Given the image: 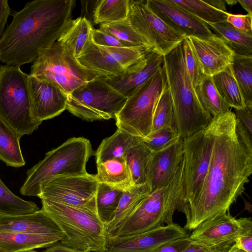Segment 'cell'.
Here are the masks:
<instances>
[{
    "label": "cell",
    "mask_w": 252,
    "mask_h": 252,
    "mask_svg": "<svg viewBox=\"0 0 252 252\" xmlns=\"http://www.w3.org/2000/svg\"><path fill=\"white\" fill-rule=\"evenodd\" d=\"M214 138L202 188L187 206L184 228L229 211L245 190L252 173V138L230 110L213 118Z\"/></svg>",
    "instance_id": "1"
},
{
    "label": "cell",
    "mask_w": 252,
    "mask_h": 252,
    "mask_svg": "<svg viewBox=\"0 0 252 252\" xmlns=\"http://www.w3.org/2000/svg\"><path fill=\"white\" fill-rule=\"evenodd\" d=\"M73 0H34L13 15L0 39V61L8 65L33 63L51 46L71 20Z\"/></svg>",
    "instance_id": "2"
},
{
    "label": "cell",
    "mask_w": 252,
    "mask_h": 252,
    "mask_svg": "<svg viewBox=\"0 0 252 252\" xmlns=\"http://www.w3.org/2000/svg\"><path fill=\"white\" fill-rule=\"evenodd\" d=\"M173 108L174 128L183 139L204 129L212 117L202 108L189 75L183 41L167 54L162 63Z\"/></svg>",
    "instance_id": "3"
},
{
    "label": "cell",
    "mask_w": 252,
    "mask_h": 252,
    "mask_svg": "<svg viewBox=\"0 0 252 252\" xmlns=\"http://www.w3.org/2000/svg\"><path fill=\"white\" fill-rule=\"evenodd\" d=\"M42 209L64 233L61 243L79 252H106L105 226L96 213L41 200Z\"/></svg>",
    "instance_id": "4"
},
{
    "label": "cell",
    "mask_w": 252,
    "mask_h": 252,
    "mask_svg": "<svg viewBox=\"0 0 252 252\" xmlns=\"http://www.w3.org/2000/svg\"><path fill=\"white\" fill-rule=\"evenodd\" d=\"M93 153L89 140L80 137L68 139L28 170L20 192L24 196H38L41 184L53 177L87 174L86 164Z\"/></svg>",
    "instance_id": "5"
},
{
    "label": "cell",
    "mask_w": 252,
    "mask_h": 252,
    "mask_svg": "<svg viewBox=\"0 0 252 252\" xmlns=\"http://www.w3.org/2000/svg\"><path fill=\"white\" fill-rule=\"evenodd\" d=\"M183 168L182 159L170 184L151 192L111 237L133 235L174 223L175 212L182 210L181 183Z\"/></svg>",
    "instance_id": "6"
},
{
    "label": "cell",
    "mask_w": 252,
    "mask_h": 252,
    "mask_svg": "<svg viewBox=\"0 0 252 252\" xmlns=\"http://www.w3.org/2000/svg\"><path fill=\"white\" fill-rule=\"evenodd\" d=\"M29 78L19 66L0 65V118L21 136L41 124L32 116Z\"/></svg>",
    "instance_id": "7"
},
{
    "label": "cell",
    "mask_w": 252,
    "mask_h": 252,
    "mask_svg": "<svg viewBox=\"0 0 252 252\" xmlns=\"http://www.w3.org/2000/svg\"><path fill=\"white\" fill-rule=\"evenodd\" d=\"M29 75L58 86L66 94L101 74L87 69L57 41L41 50L32 63Z\"/></svg>",
    "instance_id": "8"
},
{
    "label": "cell",
    "mask_w": 252,
    "mask_h": 252,
    "mask_svg": "<svg viewBox=\"0 0 252 252\" xmlns=\"http://www.w3.org/2000/svg\"><path fill=\"white\" fill-rule=\"evenodd\" d=\"M126 99L98 77L66 94V109L89 122L115 119Z\"/></svg>",
    "instance_id": "9"
},
{
    "label": "cell",
    "mask_w": 252,
    "mask_h": 252,
    "mask_svg": "<svg viewBox=\"0 0 252 252\" xmlns=\"http://www.w3.org/2000/svg\"><path fill=\"white\" fill-rule=\"evenodd\" d=\"M213 119V118H212ZM214 138L213 119L204 129L183 139L182 212L200 192L209 167Z\"/></svg>",
    "instance_id": "10"
},
{
    "label": "cell",
    "mask_w": 252,
    "mask_h": 252,
    "mask_svg": "<svg viewBox=\"0 0 252 252\" xmlns=\"http://www.w3.org/2000/svg\"><path fill=\"white\" fill-rule=\"evenodd\" d=\"M165 86L162 66L139 90L126 99L115 116L117 128L140 138L150 134L155 106Z\"/></svg>",
    "instance_id": "11"
},
{
    "label": "cell",
    "mask_w": 252,
    "mask_h": 252,
    "mask_svg": "<svg viewBox=\"0 0 252 252\" xmlns=\"http://www.w3.org/2000/svg\"><path fill=\"white\" fill-rule=\"evenodd\" d=\"M98 183L95 175L89 173L55 176L41 184L37 197L41 200L61 203L96 214Z\"/></svg>",
    "instance_id": "12"
},
{
    "label": "cell",
    "mask_w": 252,
    "mask_h": 252,
    "mask_svg": "<svg viewBox=\"0 0 252 252\" xmlns=\"http://www.w3.org/2000/svg\"><path fill=\"white\" fill-rule=\"evenodd\" d=\"M152 50L144 47L101 46L94 44L90 35L83 50L76 59L84 67L109 77L123 73L143 60Z\"/></svg>",
    "instance_id": "13"
},
{
    "label": "cell",
    "mask_w": 252,
    "mask_h": 252,
    "mask_svg": "<svg viewBox=\"0 0 252 252\" xmlns=\"http://www.w3.org/2000/svg\"><path fill=\"white\" fill-rule=\"evenodd\" d=\"M249 232H252V219H236L228 211L202 222L189 237L217 252H227L239 236Z\"/></svg>",
    "instance_id": "14"
},
{
    "label": "cell",
    "mask_w": 252,
    "mask_h": 252,
    "mask_svg": "<svg viewBox=\"0 0 252 252\" xmlns=\"http://www.w3.org/2000/svg\"><path fill=\"white\" fill-rule=\"evenodd\" d=\"M128 19L133 28L163 56L186 36L171 29L147 6L146 0H130Z\"/></svg>",
    "instance_id": "15"
},
{
    "label": "cell",
    "mask_w": 252,
    "mask_h": 252,
    "mask_svg": "<svg viewBox=\"0 0 252 252\" xmlns=\"http://www.w3.org/2000/svg\"><path fill=\"white\" fill-rule=\"evenodd\" d=\"M189 235L184 227L173 223L133 235L107 238L106 252H154L173 240Z\"/></svg>",
    "instance_id": "16"
},
{
    "label": "cell",
    "mask_w": 252,
    "mask_h": 252,
    "mask_svg": "<svg viewBox=\"0 0 252 252\" xmlns=\"http://www.w3.org/2000/svg\"><path fill=\"white\" fill-rule=\"evenodd\" d=\"M146 3L169 27L186 37L208 38L215 35L205 22L169 0H146Z\"/></svg>",
    "instance_id": "17"
},
{
    "label": "cell",
    "mask_w": 252,
    "mask_h": 252,
    "mask_svg": "<svg viewBox=\"0 0 252 252\" xmlns=\"http://www.w3.org/2000/svg\"><path fill=\"white\" fill-rule=\"evenodd\" d=\"M32 113L41 123L54 118L66 109V94L58 86L29 74Z\"/></svg>",
    "instance_id": "18"
},
{
    "label": "cell",
    "mask_w": 252,
    "mask_h": 252,
    "mask_svg": "<svg viewBox=\"0 0 252 252\" xmlns=\"http://www.w3.org/2000/svg\"><path fill=\"white\" fill-rule=\"evenodd\" d=\"M183 139L180 136L164 149L151 153L147 169V183L151 192L168 186L183 158Z\"/></svg>",
    "instance_id": "19"
},
{
    "label": "cell",
    "mask_w": 252,
    "mask_h": 252,
    "mask_svg": "<svg viewBox=\"0 0 252 252\" xmlns=\"http://www.w3.org/2000/svg\"><path fill=\"white\" fill-rule=\"evenodd\" d=\"M163 56L153 50L141 61L118 75L105 77L106 82L127 98L139 90L162 67Z\"/></svg>",
    "instance_id": "20"
},
{
    "label": "cell",
    "mask_w": 252,
    "mask_h": 252,
    "mask_svg": "<svg viewBox=\"0 0 252 252\" xmlns=\"http://www.w3.org/2000/svg\"><path fill=\"white\" fill-rule=\"evenodd\" d=\"M187 37L192 46L205 75L213 76L226 70L232 64L235 54L216 34L208 38Z\"/></svg>",
    "instance_id": "21"
},
{
    "label": "cell",
    "mask_w": 252,
    "mask_h": 252,
    "mask_svg": "<svg viewBox=\"0 0 252 252\" xmlns=\"http://www.w3.org/2000/svg\"><path fill=\"white\" fill-rule=\"evenodd\" d=\"M0 232L34 234L62 240L64 236L59 226L42 209L23 215L0 216Z\"/></svg>",
    "instance_id": "22"
},
{
    "label": "cell",
    "mask_w": 252,
    "mask_h": 252,
    "mask_svg": "<svg viewBox=\"0 0 252 252\" xmlns=\"http://www.w3.org/2000/svg\"><path fill=\"white\" fill-rule=\"evenodd\" d=\"M151 193V188L147 183L134 185L123 191L113 220L105 227L107 238L117 232Z\"/></svg>",
    "instance_id": "23"
},
{
    "label": "cell",
    "mask_w": 252,
    "mask_h": 252,
    "mask_svg": "<svg viewBox=\"0 0 252 252\" xmlns=\"http://www.w3.org/2000/svg\"><path fill=\"white\" fill-rule=\"evenodd\" d=\"M95 177L103 183L123 191L134 186L129 169L124 158H113L97 163Z\"/></svg>",
    "instance_id": "24"
},
{
    "label": "cell",
    "mask_w": 252,
    "mask_h": 252,
    "mask_svg": "<svg viewBox=\"0 0 252 252\" xmlns=\"http://www.w3.org/2000/svg\"><path fill=\"white\" fill-rule=\"evenodd\" d=\"M61 240L59 237L34 234L0 232V247L7 252H26L48 248Z\"/></svg>",
    "instance_id": "25"
},
{
    "label": "cell",
    "mask_w": 252,
    "mask_h": 252,
    "mask_svg": "<svg viewBox=\"0 0 252 252\" xmlns=\"http://www.w3.org/2000/svg\"><path fill=\"white\" fill-rule=\"evenodd\" d=\"M92 28L85 17L71 19L57 41L76 58L88 41Z\"/></svg>",
    "instance_id": "26"
},
{
    "label": "cell",
    "mask_w": 252,
    "mask_h": 252,
    "mask_svg": "<svg viewBox=\"0 0 252 252\" xmlns=\"http://www.w3.org/2000/svg\"><path fill=\"white\" fill-rule=\"evenodd\" d=\"M151 152L140 137L134 136L124 158L129 169L134 185L147 183L146 169Z\"/></svg>",
    "instance_id": "27"
},
{
    "label": "cell",
    "mask_w": 252,
    "mask_h": 252,
    "mask_svg": "<svg viewBox=\"0 0 252 252\" xmlns=\"http://www.w3.org/2000/svg\"><path fill=\"white\" fill-rule=\"evenodd\" d=\"M21 137L0 118V160L7 166L18 168L26 164L20 144Z\"/></svg>",
    "instance_id": "28"
},
{
    "label": "cell",
    "mask_w": 252,
    "mask_h": 252,
    "mask_svg": "<svg viewBox=\"0 0 252 252\" xmlns=\"http://www.w3.org/2000/svg\"><path fill=\"white\" fill-rule=\"evenodd\" d=\"M217 33L234 54L252 56V34L244 32L225 22L221 24L206 23Z\"/></svg>",
    "instance_id": "29"
},
{
    "label": "cell",
    "mask_w": 252,
    "mask_h": 252,
    "mask_svg": "<svg viewBox=\"0 0 252 252\" xmlns=\"http://www.w3.org/2000/svg\"><path fill=\"white\" fill-rule=\"evenodd\" d=\"M194 88L202 108L212 118L230 110L229 106L218 92L212 76H206Z\"/></svg>",
    "instance_id": "30"
},
{
    "label": "cell",
    "mask_w": 252,
    "mask_h": 252,
    "mask_svg": "<svg viewBox=\"0 0 252 252\" xmlns=\"http://www.w3.org/2000/svg\"><path fill=\"white\" fill-rule=\"evenodd\" d=\"M123 191L98 183L96 195V211L105 227L113 220Z\"/></svg>",
    "instance_id": "31"
},
{
    "label": "cell",
    "mask_w": 252,
    "mask_h": 252,
    "mask_svg": "<svg viewBox=\"0 0 252 252\" xmlns=\"http://www.w3.org/2000/svg\"><path fill=\"white\" fill-rule=\"evenodd\" d=\"M133 137L125 131L117 128L113 135L104 139L99 145L95 153L96 163L124 158V153Z\"/></svg>",
    "instance_id": "32"
},
{
    "label": "cell",
    "mask_w": 252,
    "mask_h": 252,
    "mask_svg": "<svg viewBox=\"0 0 252 252\" xmlns=\"http://www.w3.org/2000/svg\"><path fill=\"white\" fill-rule=\"evenodd\" d=\"M212 79L218 92L230 108L239 109L245 107L244 98L232 74L230 66L213 76Z\"/></svg>",
    "instance_id": "33"
},
{
    "label": "cell",
    "mask_w": 252,
    "mask_h": 252,
    "mask_svg": "<svg viewBox=\"0 0 252 252\" xmlns=\"http://www.w3.org/2000/svg\"><path fill=\"white\" fill-rule=\"evenodd\" d=\"M99 29L111 34L129 47H144L154 50L147 40L133 28L128 18L118 22L101 24Z\"/></svg>",
    "instance_id": "34"
},
{
    "label": "cell",
    "mask_w": 252,
    "mask_h": 252,
    "mask_svg": "<svg viewBox=\"0 0 252 252\" xmlns=\"http://www.w3.org/2000/svg\"><path fill=\"white\" fill-rule=\"evenodd\" d=\"M130 0H97L93 13L96 24L113 23L128 18Z\"/></svg>",
    "instance_id": "35"
},
{
    "label": "cell",
    "mask_w": 252,
    "mask_h": 252,
    "mask_svg": "<svg viewBox=\"0 0 252 252\" xmlns=\"http://www.w3.org/2000/svg\"><path fill=\"white\" fill-rule=\"evenodd\" d=\"M230 69L246 105L252 103V56L235 54Z\"/></svg>",
    "instance_id": "36"
},
{
    "label": "cell",
    "mask_w": 252,
    "mask_h": 252,
    "mask_svg": "<svg viewBox=\"0 0 252 252\" xmlns=\"http://www.w3.org/2000/svg\"><path fill=\"white\" fill-rule=\"evenodd\" d=\"M39 210L35 203L26 201L14 194L0 178V216L23 215Z\"/></svg>",
    "instance_id": "37"
},
{
    "label": "cell",
    "mask_w": 252,
    "mask_h": 252,
    "mask_svg": "<svg viewBox=\"0 0 252 252\" xmlns=\"http://www.w3.org/2000/svg\"><path fill=\"white\" fill-rule=\"evenodd\" d=\"M205 23L221 24L226 22L228 13L218 10L204 0H169Z\"/></svg>",
    "instance_id": "38"
},
{
    "label": "cell",
    "mask_w": 252,
    "mask_h": 252,
    "mask_svg": "<svg viewBox=\"0 0 252 252\" xmlns=\"http://www.w3.org/2000/svg\"><path fill=\"white\" fill-rule=\"evenodd\" d=\"M164 129L175 130L172 101L166 83L155 106L151 132Z\"/></svg>",
    "instance_id": "39"
},
{
    "label": "cell",
    "mask_w": 252,
    "mask_h": 252,
    "mask_svg": "<svg viewBox=\"0 0 252 252\" xmlns=\"http://www.w3.org/2000/svg\"><path fill=\"white\" fill-rule=\"evenodd\" d=\"M179 137L176 130L164 129L151 132L146 137L140 138L151 153H154L164 149Z\"/></svg>",
    "instance_id": "40"
},
{
    "label": "cell",
    "mask_w": 252,
    "mask_h": 252,
    "mask_svg": "<svg viewBox=\"0 0 252 252\" xmlns=\"http://www.w3.org/2000/svg\"><path fill=\"white\" fill-rule=\"evenodd\" d=\"M183 42L186 68L191 82L193 87H195L199 85L206 76L203 73L199 61L188 38L186 37Z\"/></svg>",
    "instance_id": "41"
},
{
    "label": "cell",
    "mask_w": 252,
    "mask_h": 252,
    "mask_svg": "<svg viewBox=\"0 0 252 252\" xmlns=\"http://www.w3.org/2000/svg\"><path fill=\"white\" fill-rule=\"evenodd\" d=\"M90 36L93 42L96 45L111 47H129L111 34L99 29L92 28Z\"/></svg>",
    "instance_id": "42"
},
{
    "label": "cell",
    "mask_w": 252,
    "mask_h": 252,
    "mask_svg": "<svg viewBox=\"0 0 252 252\" xmlns=\"http://www.w3.org/2000/svg\"><path fill=\"white\" fill-rule=\"evenodd\" d=\"M226 22L244 32L252 34V16L228 13Z\"/></svg>",
    "instance_id": "43"
},
{
    "label": "cell",
    "mask_w": 252,
    "mask_h": 252,
    "mask_svg": "<svg viewBox=\"0 0 252 252\" xmlns=\"http://www.w3.org/2000/svg\"><path fill=\"white\" fill-rule=\"evenodd\" d=\"M234 113L249 135H252V103L246 104L242 109H234Z\"/></svg>",
    "instance_id": "44"
},
{
    "label": "cell",
    "mask_w": 252,
    "mask_h": 252,
    "mask_svg": "<svg viewBox=\"0 0 252 252\" xmlns=\"http://www.w3.org/2000/svg\"><path fill=\"white\" fill-rule=\"evenodd\" d=\"M191 242L189 236L179 238L165 244L154 252H182Z\"/></svg>",
    "instance_id": "45"
},
{
    "label": "cell",
    "mask_w": 252,
    "mask_h": 252,
    "mask_svg": "<svg viewBox=\"0 0 252 252\" xmlns=\"http://www.w3.org/2000/svg\"><path fill=\"white\" fill-rule=\"evenodd\" d=\"M10 13V8L7 0H0V39L5 30V25Z\"/></svg>",
    "instance_id": "46"
},
{
    "label": "cell",
    "mask_w": 252,
    "mask_h": 252,
    "mask_svg": "<svg viewBox=\"0 0 252 252\" xmlns=\"http://www.w3.org/2000/svg\"><path fill=\"white\" fill-rule=\"evenodd\" d=\"M234 245L238 249L246 252H252V232L239 236Z\"/></svg>",
    "instance_id": "47"
},
{
    "label": "cell",
    "mask_w": 252,
    "mask_h": 252,
    "mask_svg": "<svg viewBox=\"0 0 252 252\" xmlns=\"http://www.w3.org/2000/svg\"><path fill=\"white\" fill-rule=\"evenodd\" d=\"M182 252H217L212 249L199 243L192 241L189 245Z\"/></svg>",
    "instance_id": "48"
},
{
    "label": "cell",
    "mask_w": 252,
    "mask_h": 252,
    "mask_svg": "<svg viewBox=\"0 0 252 252\" xmlns=\"http://www.w3.org/2000/svg\"><path fill=\"white\" fill-rule=\"evenodd\" d=\"M42 252H79L72 248L63 245L60 242H57L47 248Z\"/></svg>",
    "instance_id": "49"
},
{
    "label": "cell",
    "mask_w": 252,
    "mask_h": 252,
    "mask_svg": "<svg viewBox=\"0 0 252 252\" xmlns=\"http://www.w3.org/2000/svg\"><path fill=\"white\" fill-rule=\"evenodd\" d=\"M206 3L212 6L214 8L226 12V3L223 0H204Z\"/></svg>",
    "instance_id": "50"
},
{
    "label": "cell",
    "mask_w": 252,
    "mask_h": 252,
    "mask_svg": "<svg viewBox=\"0 0 252 252\" xmlns=\"http://www.w3.org/2000/svg\"><path fill=\"white\" fill-rule=\"evenodd\" d=\"M237 1L242 7L248 12V14L252 16V0H239Z\"/></svg>",
    "instance_id": "51"
},
{
    "label": "cell",
    "mask_w": 252,
    "mask_h": 252,
    "mask_svg": "<svg viewBox=\"0 0 252 252\" xmlns=\"http://www.w3.org/2000/svg\"><path fill=\"white\" fill-rule=\"evenodd\" d=\"M227 252H246L237 248L234 244L230 247Z\"/></svg>",
    "instance_id": "52"
},
{
    "label": "cell",
    "mask_w": 252,
    "mask_h": 252,
    "mask_svg": "<svg viewBox=\"0 0 252 252\" xmlns=\"http://www.w3.org/2000/svg\"><path fill=\"white\" fill-rule=\"evenodd\" d=\"M225 2L226 4H227L230 5H233L236 4L238 2V1L234 0H225Z\"/></svg>",
    "instance_id": "53"
},
{
    "label": "cell",
    "mask_w": 252,
    "mask_h": 252,
    "mask_svg": "<svg viewBox=\"0 0 252 252\" xmlns=\"http://www.w3.org/2000/svg\"><path fill=\"white\" fill-rule=\"evenodd\" d=\"M0 252H7L0 247Z\"/></svg>",
    "instance_id": "54"
},
{
    "label": "cell",
    "mask_w": 252,
    "mask_h": 252,
    "mask_svg": "<svg viewBox=\"0 0 252 252\" xmlns=\"http://www.w3.org/2000/svg\"><path fill=\"white\" fill-rule=\"evenodd\" d=\"M38 252L35 251L34 250H31V251H28V252Z\"/></svg>",
    "instance_id": "55"
}]
</instances>
